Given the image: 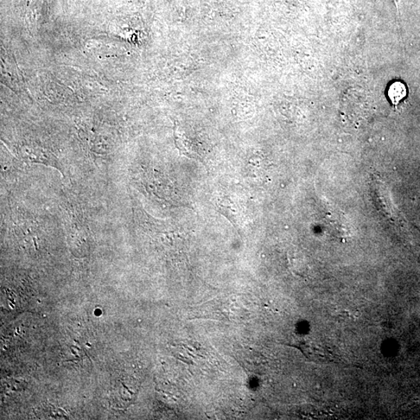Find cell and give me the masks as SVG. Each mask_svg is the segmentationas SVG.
<instances>
[{"label": "cell", "mask_w": 420, "mask_h": 420, "mask_svg": "<svg viewBox=\"0 0 420 420\" xmlns=\"http://www.w3.org/2000/svg\"><path fill=\"white\" fill-rule=\"evenodd\" d=\"M301 348L308 358L316 362H331L337 360L336 356L332 352V350L324 345L313 344L310 342L308 344L304 343Z\"/></svg>", "instance_id": "obj_1"}, {"label": "cell", "mask_w": 420, "mask_h": 420, "mask_svg": "<svg viewBox=\"0 0 420 420\" xmlns=\"http://www.w3.org/2000/svg\"><path fill=\"white\" fill-rule=\"evenodd\" d=\"M394 3H396L398 10H399V4H400V1L401 0H394Z\"/></svg>", "instance_id": "obj_3"}, {"label": "cell", "mask_w": 420, "mask_h": 420, "mask_svg": "<svg viewBox=\"0 0 420 420\" xmlns=\"http://www.w3.org/2000/svg\"><path fill=\"white\" fill-rule=\"evenodd\" d=\"M407 91L405 85L401 82H394L388 91V96H390L393 105H398L401 100L406 96Z\"/></svg>", "instance_id": "obj_2"}]
</instances>
